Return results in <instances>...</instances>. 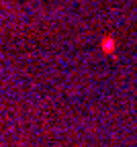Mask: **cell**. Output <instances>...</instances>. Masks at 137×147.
Instances as JSON below:
<instances>
[{
  "label": "cell",
  "instance_id": "cell-1",
  "mask_svg": "<svg viewBox=\"0 0 137 147\" xmlns=\"http://www.w3.org/2000/svg\"><path fill=\"white\" fill-rule=\"evenodd\" d=\"M102 49H113V39H106V41H102Z\"/></svg>",
  "mask_w": 137,
  "mask_h": 147
}]
</instances>
